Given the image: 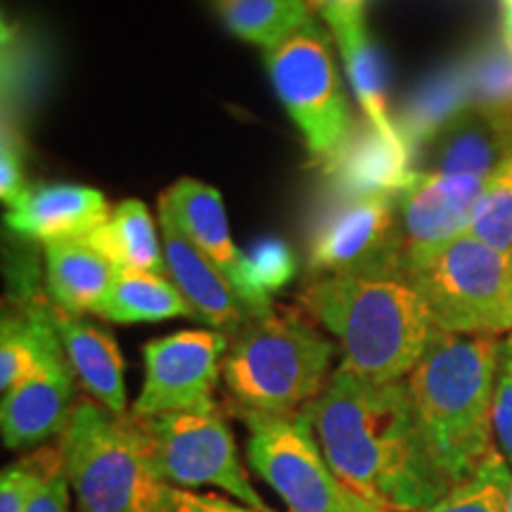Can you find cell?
Segmentation results:
<instances>
[{"instance_id":"obj_10","label":"cell","mask_w":512,"mask_h":512,"mask_svg":"<svg viewBox=\"0 0 512 512\" xmlns=\"http://www.w3.org/2000/svg\"><path fill=\"white\" fill-rule=\"evenodd\" d=\"M399 259L396 195L337 197L311 235L316 273H399Z\"/></svg>"},{"instance_id":"obj_17","label":"cell","mask_w":512,"mask_h":512,"mask_svg":"<svg viewBox=\"0 0 512 512\" xmlns=\"http://www.w3.org/2000/svg\"><path fill=\"white\" fill-rule=\"evenodd\" d=\"M110 216L105 195L83 185H34L10 204L5 223L19 238L43 242L88 238Z\"/></svg>"},{"instance_id":"obj_9","label":"cell","mask_w":512,"mask_h":512,"mask_svg":"<svg viewBox=\"0 0 512 512\" xmlns=\"http://www.w3.org/2000/svg\"><path fill=\"white\" fill-rule=\"evenodd\" d=\"M252 470L290 512H354L356 496L332 472L306 415L240 413Z\"/></svg>"},{"instance_id":"obj_15","label":"cell","mask_w":512,"mask_h":512,"mask_svg":"<svg viewBox=\"0 0 512 512\" xmlns=\"http://www.w3.org/2000/svg\"><path fill=\"white\" fill-rule=\"evenodd\" d=\"M159 223H162L166 275L171 283L192 306L197 320L207 323L211 330L233 337L252 318L235 287L207 254H202L185 238L183 230L166 211H159Z\"/></svg>"},{"instance_id":"obj_18","label":"cell","mask_w":512,"mask_h":512,"mask_svg":"<svg viewBox=\"0 0 512 512\" xmlns=\"http://www.w3.org/2000/svg\"><path fill=\"white\" fill-rule=\"evenodd\" d=\"M41 306L81 387L110 413L126 415V366L114 337L98 325L62 311L50 297H41Z\"/></svg>"},{"instance_id":"obj_11","label":"cell","mask_w":512,"mask_h":512,"mask_svg":"<svg viewBox=\"0 0 512 512\" xmlns=\"http://www.w3.org/2000/svg\"><path fill=\"white\" fill-rule=\"evenodd\" d=\"M228 344L230 337L219 330H183L150 339L143 347L145 382L133 403V418L214 406Z\"/></svg>"},{"instance_id":"obj_14","label":"cell","mask_w":512,"mask_h":512,"mask_svg":"<svg viewBox=\"0 0 512 512\" xmlns=\"http://www.w3.org/2000/svg\"><path fill=\"white\" fill-rule=\"evenodd\" d=\"M76 408V375L67 354L57 347L0 403V432L3 444L19 451L64 434Z\"/></svg>"},{"instance_id":"obj_33","label":"cell","mask_w":512,"mask_h":512,"mask_svg":"<svg viewBox=\"0 0 512 512\" xmlns=\"http://www.w3.org/2000/svg\"><path fill=\"white\" fill-rule=\"evenodd\" d=\"M24 166H22V145H19L15 128L3 124V147H0V197L3 202H17L24 195Z\"/></svg>"},{"instance_id":"obj_30","label":"cell","mask_w":512,"mask_h":512,"mask_svg":"<svg viewBox=\"0 0 512 512\" xmlns=\"http://www.w3.org/2000/svg\"><path fill=\"white\" fill-rule=\"evenodd\" d=\"M472 98L486 105L512 107V60L505 48H484L465 62Z\"/></svg>"},{"instance_id":"obj_19","label":"cell","mask_w":512,"mask_h":512,"mask_svg":"<svg viewBox=\"0 0 512 512\" xmlns=\"http://www.w3.org/2000/svg\"><path fill=\"white\" fill-rule=\"evenodd\" d=\"M159 211H166L176 221L185 238L219 266V271L238 292L240 252L230 238L228 214L223 207L221 192L207 183L195 181V178H181L159 197Z\"/></svg>"},{"instance_id":"obj_29","label":"cell","mask_w":512,"mask_h":512,"mask_svg":"<svg viewBox=\"0 0 512 512\" xmlns=\"http://www.w3.org/2000/svg\"><path fill=\"white\" fill-rule=\"evenodd\" d=\"M60 448L38 451L8 465L0 475V512H27L48 472L60 463Z\"/></svg>"},{"instance_id":"obj_22","label":"cell","mask_w":512,"mask_h":512,"mask_svg":"<svg viewBox=\"0 0 512 512\" xmlns=\"http://www.w3.org/2000/svg\"><path fill=\"white\" fill-rule=\"evenodd\" d=\"M100 318L112 323H157L169 318H197L192 306L169 278L157 273L124 271L117 275L112 290L102 299Z\"/></svg>"},{"instance_id":"obj_28","label":"cell","mask_w":512,"mask_h":512,"mask_svg":"<svg viewBox=\"0 0 512 512\" xmlns=\"http://www.w3.org/2000/svg\"><path fill=\"white\" fill-rule=\"evenodd\" d=\"M472 235L484 245L510 254L512 249V152L503 159V164L486 178L482 200L472 221Z\"/></svg>"},{"instance_id":"obj_36","label":"cell","mask_w":512,"mask_h":512,"mask_svg":"<svg viewBox=\"0 0 512 512\" xmlns=\"http://www.w3.org/2000/svg\"><path fill=\"white\" fill-rule=\"evenodd\" d=\"M501 31L503 48L512 60V0H501Z\"/></svg>"},{"instance_id":"obj_6","label":"cell","mask_w":512,"mask_h":512,"mask_svg":"<svg viewBox=\"0 0 512 512\" xmlns=\"http://www.w3.org/2000/svg\"><path fill=\"white\" fill-rule=\"evenodd\" d=\"M399 275L420 294L439 332L494 337L512 332L510 254L460 235L403 252Z\"/></svg>"},{"instance_id":"obj_26","label":"cell","mask_w":512,"mask_h":512,"mask_svg":"<svg viewBox=\"0 0 512 512\" xmlns=\"http://www.w3.org/2000/svg\"><path fill=\"white\" fill-rule=\"evenodd\" d=\"M339 53H342L344 64H347L351 86H354L356 98L361 102L366 121H370L384 138L403 140L399 128L389 117L387 98H384V64L370 36H363L361 41L351 43Z\"/></svg>"},{"instance_id":"obj_8","label":"cell","mask_w":512,"mask_h":512,"mask_svg":"<svg viewBox=\"0 0 512 512\" xmlns=\"http://www.w3.org/2000/svg\"><path fill=\"white\" fill-rule=\"evenodd\" d=\"M275 95L299 126L311 155L328 159L354 128L330 38L316 22L264 53Z\"/></svg>"},{"instance_id":"obj_24","label":"cell","mask_w":512,"mask_h":512,"mask_svg":"<svg viewBox=\"0 0 512 512\" xmlns=\"http://www.w3.org/2000/svg\"><path fill=\"white\" fill-rule=\"evenodd\" d=\"M472 102H475V98H472L470 76H467L465 64H458V67H451L439 76H434L425 88H420L413 95V100L403 107L396 128H399L401 138L406 140V145L411 147L415 155V150L439 126H444L448 119L456 117L460 110H465Z\"/></svg>"},{"instance_id":"obj_23","label":"cell","mask_w":512,"mask_h":512,"mask_svg":"<svg viewBox=\"0 0 512 512\" xmlns=\"http://www.w3.org/2000/svg\"><path fill=\"white\" fill-rule=\"evenodd\" d=\"M230 34L271 50L311 22V0H211Z\"/></svg>"},{"instance_id":"obj_20","label":"cell","mask_w":512,"mask_h":512,"mask_svg":"<svg viewBox=\"0 0 512 512\" xmlns=\"http://www.w3.org/2000/svg\"><path fill=\"white\" fill-rule=\"evenodd\" d=\"M119 271L88 238L60 240L46 245L48 294L62 311L81 313L98 309L112 290Z\"/></svg>"},{"instance_id":"obj_2","label":"cell","mask_w":512,"mask_h":512,"mask_svg":"<svg viewBox=\"0 0 512 512\" xmlns=\"http://www.w3.org/2000/svg\"><path fill=\"white\" fill-rule=\"evenodd\" d=\"M299 302L337 337L339 368L375 384L406 380L439 332L399 273L323 275L304 287Z\"/></svg>"},{"instance_id":"obj_13","label":"cell","mask_w":512,"mask_h":512,"mask_svg":"<svg viewBox=\"0 0 512 512\" xmlns=\"http://www.w3.org/2000/svg\"><path fill=\"white\" fill-rule=\"evenodd\" d=\"M486 178L418 174L396 195L401 254L460 238L470 230Z\"/></svg>"},{"instance_id":"obj_21","label":"cell","mask_w":512,"mask_h":512,"mask_svg":"<svg viewBox=\"0 0 512 512\" xmlns=\"http://www.w3.org/2000/svg\"><path fill=\"white\" fill-rule=\"evenodd\" d=\"M88 240L112 261L119 273H166L164 247H159L155 219L143 202L126 200L117 204Z\"/></svg>"},{"instance_id":"obj_7","label":"cell","mask_w":512,"mask_h":512,"mask_svg":"<svg viewBox=\"0 0 512 512\" xmlns=\"http://www.w3.org/2000/svg\"><path fill=\"white\" fill-rule=\"evenodd\" d=\"M143 427L159 479L178 489L214 486L254 512H275L240 463L233 432L219 408L136 418Z\"/></svg>"},{"instance_id":"obj_25","label":"cell","mask_w":512,"mask_h":512,"mask_svg":"<svg viewBox=\"0 0 512 512\" xmlns=\"http://www.w3.org/2000/svg\"><path fill=\"white\" fill-rule=\"evenodd\" d=\"M297 271V259L283 240H259L247 252H240L238 294L249 316H264L273 311V294L290 283Z\"/></svg>"},{"instance_id":"obj_5","label":"cell","mask_w":512,"mask_h":512,"mask_svg":"<svg viewBox=\"0 0 512 512\" xmlns=\"http://www.w3.org/2000/svg\"><path fill=\"white\" fill-rule=\"evenodd\" d=\"M62 467L81 512H157L164 482L133 415L79 401L60 439Z\"/></svg>"},{"instance_id":"obj_27","label":"cell","mask_w":512,"mask_h":512,"mask_svg":"<svg viewBox=\"0 0 512 512\" xmlns=\"http://www.w3.org/2000/svg\"><path fill=\"white\" fill-rule=\"evenodd\" d=\"M510 467L501 451H494L465 482L453 486L444 498L418 512H508Z\"/></svg>"},{"instance_id":"obj_39","label":"cell","mask_w":512,"mask_h":512,"mask_svg":"<svg viewBox=\"0 0 512 512\" xmlns=\"http://www.w3.org/2000/svg\"><path fill=\"white\" fill-rule=\"evenodd\" d=\"M510 264H512V249H510Z\"/></svg>"},{"instance_id":"obj_32","label":"cell","mask_w":512,"mask_h":512,"mask_svg":"<svg viewBox=\"0 0 512 512\" xmlns=\"http://www.w3.org/2000/svg\"><path fill=\"white\" fill-rule=\"evenodd\" d=\"M332 29L339 50L368 36L366 0H311Z\"/></svg>"},{"instance_id":"obj_35","label":"cell","mask_w":512,"mask_h":512,"mask_svg":"<svg viewBox=\"0 0 512 512\" xmlns=\"http://www.w3.org/2000/svg\"><path fill=\"white\" fill-rule=\"evenodd\" d=\"M69 491H72V486H69V479L64 475L60 458V463L43 479L41 489L36 491L27 512H69Z\"/></svg>"},{"instance_id":"obj_1","label":"cell","mask_w":512,"mask_h":512,"mask_svg":"<svg viewBox=\"0 0 512 512\" xmlns=\"http://www.w3.org/2000/svg\"><path fill=\"white\" fill-rule=\"evenodd\" d=\"M302 413L335 477L361 501L418 512L453 489L422 439L406 380L375 384L337 368Z\"/></svg>"},{"instance_id":"obj_16","label":"cell","mask_w":512,"mask_h":512,"mask_svg":"<svg viewBox=\"0 0 512 512\" xmlns=\"http://www.w3.org/2000/svg\"><path fill=\"white\" fill-rule=\"evenodd\" d=\"M323 164L337 197L399 195L415 176L411 147L384 138L370 121L354 124Z\"/></svg>"},{"instance_id":"obj_31","label":"cell","mask_w":512,"mask_h":512,"mask_svg":"<svg viewBox=\"0 0 512 512\" xmlns=\"http://www.w3.org/2000/svg\"><path fill=\"white\" fill-rule=\"evenodd\" d=\"M494 434L501 453L512 463V332L501 339L494 387Z\"/></svg>"},{"instance_id":"obj_34","label":"cell","mask_w":512,"mask_h":512,"mask_svg":"<svg viewBox=\"0 0 512 512\" xmlns=\"http://www.w3.org/2000/svg\"><path fill=\"white\" fill-rule=\"evenodd\" d=\"M157 512H254L245 505L230 503L226 498L211 494H195L190 489H178V486H164L162 503Z\"/></svg>"},{"instance_id":"obj_37","label":"cell","mask_w":512,"mask_h":512,"mask_svg":"<svg viewBox=\"0 0 512 512\" xmlns=\"http://www.w3.org/2000/svg\"><path fill=\"white\" fill-rule=\"evenodd\" d=\"M354 512H387V510H382V508H377V505H370V503H366V501H361V498L356 496Z\"/></svg>"},{"instance_id":"obj_38","label":"cell","mask_w":512,"mask_h":512,"mask_svg":"<svg viewBox=\"0 0 512 512\" xmlns=\"http://www.w3.org/2000/svg\"><path fill=\"white\" fill-rule=\"evenodd\" d=\"M508 512H512V482H510V491H508Z\"/></svg>"},{"instance_id":"obj_12","label":"cell","mask_w":512,"mask_h":512,"mask_svg":"<svg viewBox=\"0 0 512 512\" xmlns=\"http://www.w3.org/2000/svg\"><path fill=\"white\" fill-rule=\"evenodd\" d=\"M512 152V107L472 102L413 155L418 174L489 178Z\"/></svg>"},{"instance_id":"obj_4","label":"cell","mask_w":512,"mask_h":512,"mask_svg":"<svg viewBox=\"0 0 512 512\" xmlns=\"http://www.w3.org/2000/svg\"><path fill=\"white\" fill-rule=\"evenodd\" d=\"M335 347L292 311L252 316L230 337L223 382L240 413L292 415L328 384Z\"/></svg>"},{"instance_id":"obj_3","label":"cell","mask_w":512,"mask_h":512,"mask_svg":"<svg viewBox=\"0 0 512 512\" xmlns=\"http://www.w3.org/2000/svg\"><path fill=\"white\" fill-rule=\"evenodd\" d=\"M501 339L437 332L406 377L415 420L434 463L453 486L470 479L494 448V387Z\"/></svg>"}]
</instances>
